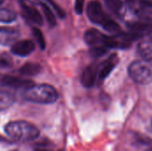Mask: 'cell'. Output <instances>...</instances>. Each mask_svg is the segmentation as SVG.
<instances>
[{
  "label": "cell",
  "mask_w": 152,
  "mask_h": 151,
  "mask_svg": "<svg viewBox=\"0 0 152 151\" xmlns=\"http://www.w3.org/2000/svg\"><path fill=\"white\" fill-rule=\"evenodd\" d=\"M41 70H42V67L39 64L34 62H28L20 69V73L23 76L32 77L39 74Z\"/></svg>",
  "instance_id": "cell-13"
},
{
  "label": "cell",
  "mask_w": 152,
  "mask_h": 151,
  "mask_svg": "<svg viewBox=\"0 0 152 151\" xmlns=\"http://www.w3.org/2000/svg\"><path fill=\"white\" fill-rule=\"evenodd\" d=\"M106 5L115 13L122 14L125 12L123 0H104Z\"/></svg>",
  "instance_id": "cell-17"
},
{
  "label": "cell",
  "mask_w": 152,
  "mask_h": 151,
  "mask_svg": "<svg viewBox=\"0 0 152 151\" xmlns=\"http://www.w3.org/2000/svg\"><path fill=\"white\" fill-rule=\"evenodd\" d=\"M17 18L16 13L7 8L0 7V22L3 23H11L14 21Z\"/></svg>",
  "instance_id": "cell-16"
},
{
  "label": "cell",
  "mask_w": 152,
  "mask_h": 151,
  "mask_svg": "<svg viewBox=\"0 0 152 151\" xmlns=\"http://www.w3.org/2000/svg\"><path fill=\"white\" fill-rule=\"evenodd\" d=\"M118 56L116 54H113L111 57L99 64L98 67V79L99 80H104L112 72V70L115 69L117 63H118Z\"/></svg>",
  "instance_id": "cell-10"
},
{
  "label": "cell",
  "mask_w": 152,
  "mask_h": 151,
  "mask_svg": "<svg viewBox=\"0 0 152 151\" xmlns=\"http://www.w3.org/2000/svg\"><path fill=\"white\" fill-rule=\"evenodd\" d=\"M32 32H33V36H34V37L36 39V42L40 46V48L42 50H44L45 48V41L44 35H43L42 31L37 28H34Z\"/></svg>",
  "instance_id": "cell-19"
},
{
  "label": "cell",
  "mask_w": 152,
  "mask_h": 151,
  "mask_svg": "<svg viewBox=\"0 0 152 151\" xmlns=\"http://www.w3.org/2000/svg\"><path fill=\"white\" fill-rule=\"evenodd\" d=\"M40 6L42 7L43 12H44L45 17L47 20V22L49 23V25L52 27L55 26L56 25V19H55V16L53 14V10L51 9V6H49L48 4H46L44 2L40 3Z\"/></svg>",
  "instance_id": "cell-18"
},
{
  "label": "cell",
  "mask_w": 152,
  "mask_h": 151,
  "mask_svg": "<svg viewBox=\"0 0 152 151\" xmlns=\"http://www.w3.org/2000/svg\"><path fill=\"white\" fill-rule=\"evenodd\" d=\"M141 37L134 32H118L113 36H107L106 45L112 49H126L130 47L132 43Z\"/></svg>",
  "instance_id": "cell-6"
},
{
  "label": "cell",
  "mask_w": 152,
  "mask_h": 151,
  "mask_svg": "<svg viewBox=\"0 0 152 151\" xmlns=\"http://www.w3.org/2000/svg\"><path fill=\"white\" fill-rule=\"evenodd\" d=\"M146 151H152V148H151V149H149L148 150H146Z\"/></svg>",
  "instance_id": "cell-26"
},
{
  "label": "cell",
  "mask_w": 152,
  "mask_h": 151,
  "mask_svg": "<svg viewBox=\"0 0 152 151\" xmlns=\"http://www.w3.org/2000/svg\"><path fill=\"white\" fill-rule=\"evenodd\" d=\"M147 1H150V2H152V0H147Z\"/></svg>",
  "instance_id": "cell-27"
},
{
  "label": "cell",
  "mask_w": 152,
  "mask_h": 151,
  "mask_svg": "<svg viewBox=\"0 0 152 151\" xmlns=\"http://www.w3.org/2000/svg\"><path fill=\"white\" fill-rule=\"evenodd\" d=\"M151 35H152V32H151ZM151 39H152V36H151Z\"/></svg>",
  "instance_id": "cell-28"
},
{
  "label": "cell",
  "mask_w": 152,
  "mask_h": 151,
  "mask_svg": "<svg viewBox=\"0 0 152 151\" xmlns=\"http://www.w3.org/2000/svg\"><path fill=\"white\" fill-rule=\"evenodd\" d=\"M130 77L137 84L148 85L152 82V64L145 60L133 61L128 67Z\"/></svg>",
  "instance_id": "cell-4"
},
{
  "label": "cell",
  "mask_w": 152,
  "mask_h": 151,
  "mask_svg": "<svg viewBox=\"0 0 152 151\" xmlns=\"http://www.w3.org/2000/svg\"><path fill=\"white\" fill-rule=\"evenodd\" d=\"M5 133L16 142H27L37 139L40 132L37 126L26 121H12L4 125Z\"/></svg>",
  "instance_id": "cell-1"
},
{
  "label": "cell",
  "mask_w": 152,
  "mask_h": 151,
  "mask_svg": "<svg viewBox=\"0 0 152 151\" xmlns=\"http://www.w3.org/2000/svg\"><path fill=\"white\" fill-rule=\"evenodd\" d=\"M138 53L143 60L152 62V39L141 42L138 45Z\"/></svg>",
  "instance_id": "cell-12"
},
{
  "label": "cell",
  "mask_w": 152,
  "mask_h": 151,
  "mask_svg": "<svg viewBox=\"0 0 152 151\" xmlns=\"http://www.w3.org/2000/svg\"><path fill=\"white\" fill-rule=\"evenodd\" d=\"M36 44L32 40L29 39H24L20 41L15 42L11 48V52L20 57H26L29 55L34 50H35Z\"/></svg>",
  "instance_id": "cell-7"
},
{
  "label": "cell",
  "mask_w": 152,
  "mask_h": 151,
  "mask_svg": "<svg viewBox=\"0 0 152 151\" xmlns=\"http://www.w3.org/2000/svg\"><path fill=\"white\" fill-rule=\"evenodd\" d=\"M3 2H4V0H0V4H2Z\"/></svg>",
  "instance_id": "cell-25"
},
{
  "label": "cell",
  "mask_w": 152,
  "mask_h": 151,
  "mask_svg": "<svg viewBox=\"0 0 152 151\" xmlns=\"http://www.w3.org/2000/svg\"><path fill=\"white\" fill-rule=\"evenodd\" d=\"M86 13L88 19L94 24L99 25L103 29L110 33L120 32V26L103 11L101 3L97 0H93L87 4Z\"/></svg>",
  "instance_id": "cell-3"
},
{
  "label": "cell",
  "mask_w": 152,
  "mask_h": 151,
  "mask_svg": "<svg viewBox=\"0 0 152 151\" xmlns=\"http://www.w3.org/2000/svg\"><path fill=\"white\" fill-rule=\"evenodd\" d=\"M151 125H152V119H151Z\"/></svg>",
  "instance_id": "cell-29"
},
{
  "label": "cell",
  "mask_w": 152,
  "mask_h": 151,
  "mask_svg": "<svg viewBox=\"0 0 152 151\" xmlns=\"http://www.w3.org/2000/svg\"><path fill=\"white\" fill-rule=\"evenodd\" d=\"M47 1H48V3H49V4H52V6H53V7H54L55 11L57 12V14H58L61 18L65 17V12H64L61 7H59V6H58V4H56L54 2H53V0H47Z\"/></svg>",
  "instance_id": "cell-22"
},
{
  "label": "cell",
  "mask_w": 152,
  "mask_h": 151,
  "mask_svg": "<svg viewBox=\"0 0 152 151\" xmlns=\"http://www.w3.org/2000/svg\"><path fill=\"white\" fill-rule=\"evenodd\" d=\"M84 3L85 0H76L75 2V11L77 14H82L84 9Z\"/></svg>",
  "instance_id": "cell-21"
},
{
  "label": "cell",
  "mask_w": 152,
  "mask_h": 151,
  "mask_svg": "<svg viewBox=\"0 0 152 151\" xmlns=\"http://www.w3.org/2000/svg\"><path fill=\"white\" fill-rule=\"evenodd\" d=\"M130 28L132 32H134L141 36L144 34L152 32V25L147 22H134L130 25Z\"/></svg>",
  "instance_id": "cell-14"
},
{
  "label": "cell",
  "mask_w": 152,
  "mask_h": 151,
  "mask_svg": "<svg viewBox=\"0 0 152 151\" xmlns=\"http://www.w3.org/2000/svg\"><path fill=\"white\" fill-rule=\"evenodd\" d=\"M20 37V32L14 28H0V44L1 45H12L18 41Z\"/></svg>",
  "instance_id": "cell-11"
},
{
  "label": "cell",
  "mask_w": 152,
  "mask_h": 151,
  "mask_svg": "<svg viewBox=\"0 0 152 151\" xmlns=\"http://www.w3.org/2000/svg\"><path fill=\"white\" fill-rule=\"evenodd\" d=\"M37 151H52L51 150H46V149H39V150H37Z\"/></svg>",
  "instance_id": "cell-24"
},
{
  "label": "cell",
  "mask_w": 152,
  "mask_h": 151,
  "mask_svg": "<svg viewBox=\"0 0 152 151\" xmlns=\"http://www.w3.org/2000/svg\"><path fill=\"white\" fill-rule=\"evenodd\" d=\"M99 64H92L86 67L81 76V84L86 88H91L94 85L98 78Z\"/></svg>",
  "instance_id": "cell-9"
},
{
  "label": "cell",
  "mask_w": 152,
  "mask_h": 151,
  "mask_svg": "<svg viewBox=\"0 0 152 151\" xmlns=\"http://www.w3.org/2000/svg\"><path fill=\"white\" fill-rule=\"evenodd\" d=\"M58 93L50 85H32L24 89L23 98L30 102L38 104H51L58 100Z\"/></svg>",
  "instance_id": "cell-2"
},
{
  "label": "cell",
  "mask_w": 152,
  "mask_h": 151,
  "mask_svg": "<svg viewBox=\"0 0 152 151\" xmlns=\"http://www.w3.org/2000/svg\"><path fill=\"white\" fill-rule=\"evenodd\" d=\"M4 75L0 74V87L4 86Z\"/></svg>",
  "instance_id": "cell-23"
},
{
  "label": "cell",
  "mask_w": 152,
  "mask_h": 151,
  "mask_svg": "<svg viewBox=\"0 0 152 151\" xmlns=\"http://www.w3.org/2000/svg\"><path fill=\"white\" fill-rule=\"evenodd\" d=\"M12 64V58L7 53H0V69L10 68Z\"/></svg>",
  "instance_id": "cell-20"
},
{
  "label": "cell",
  "mask_w": 152,
  "mask_h": 151,
  "mask_svg": "<svg viewBox=\"0 0 152 151\" xmlns=\"http://www.w3.org/2000/svg\"><path fill=\"white\" fill-rule=\"evenodd\" d=\"M14 102V97L10 93L0 91V111L9 109Z\"/></svg>",
  "instance_id": "cell-15"
},
{
  "label": "cell",
  "mask_w": 152,
  "mask_h": 151,
  "mask_svg": "<svg viewBox=\"0 0 152 151\" xmlns=\"http://www.w3.org/2000/svg\"><path fill=\"white\" fill-rule=\"evenodd\" d=\"M20 7H21L22 15L27 20H28L31 23H34L36 25H39V26H41L43 24L42 15L38 12L37 9L26 4L24 1L20 2Z\"/></svg>",
  "instance_id": "cell-8"
},
{
  "label": "cell",
  "mask_w": 152,
  "mask_h": 151,
  "mask_svg": "<svg viewBox=\"0 0 152 151\" xmlns=\"http://www.w3.org/2000/svg\"><path fill=\"white\" fill-rule=\"evenodd\" d=\"M107 36L95 28L88 29L85 33V42L90 46V53L94 58H99L104 55L109 49L106 45Z\"/></svg>",
  "instance_id": "cell-5"
}]
</instances>
